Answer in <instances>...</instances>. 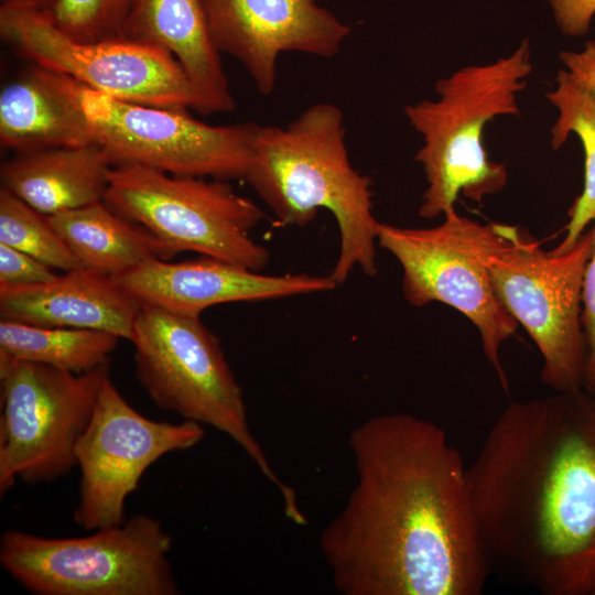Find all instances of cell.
Segmentation results:
<instances>
[{"instance_id":"obj_27","label":"cell","mask_w":595,"mask_h":595,"mask_svg":"<svg viewBox=\"0 0 595 595\" xmlns=\"http://www.w3.org/2000/svg\"><path fill=\"white\" fill-rule=\"evenodd\" d=\"M560 30L570 36H581L589 30L595 15V0H549Z\"/></svg>"},{"instance_id":"obj_17","label":"cell","mask_w":595,"mask_h":595,"mask_svg":"<svg viewBox=\"0 0 595 595\" xmlns=\"http://www.w3.org/2000/svg\"><path fill=\"white\" fill-rule=\"evenodd\" d=\"M120 37L156 45L172 54L194 90V109L199 113L235 110L204 0H132Z\"/></svg>"},{"instance_id":"obj_25","label":"cell","mask_w":595,"mask_h":595,"mask_svg":"<svg viewBox=\"0 0 595 595\" xmlns=\"http://www.w3.org/2000/svg\"><path fill=\"white\" fill-rule=\"evenodd\" d=\"M58 274L36 258L0 244V285H34L54 280Z\"/></svg>"},{"instance_id":"obj_12","label":"cell","mask_w":595,"mask_h":595,"mask_svg":"<svg viewBox=\"0 0 595 595\" xmlns=\"http://www.w3.org/2000/svg\"><path fill=\"white\" fill-rule=\"evenodd\" d=\"M2 40L34 65L68 75L115 98L144 105L194 109V90L178 62L149 43L113 37L75 40L51 10L0 6Z\"/></svg>"},{"instance_id":"obj_29","label":"cell","mask_w":595,"mask_h":595,"mask_svg":"<svg viewBox=\"0 0 595 595\" xmlns=\"http://www.w3.org/2000/svg\"><path fill=\"white\" fill-rule=\"evenodd\" d=\"M55 2L56 0H1V4L29 7L51 11Z\"/></svg>"},{"instance_id":"obj_18","label":"cell","mask_w":595,"mask_h":595,"mask_svg":"<svg viewBox=\"0 0 595 595\" xmlns=\"http://www.w3.org/2000/svg\"><path fill=\"white\" fill-rule=\"evenodd\" d=\"M84 85L34 65L0 93V143L15 153L94 144Z\"/></svg>"},{"instance_id":"obj_15","label":"cell","mask_w":595,"mask_h":595,"mask_svg":"<svg viewBox=\"0 0 595 595\" xmlns=\"http://www.w3.org/2000/svg\"><path fill=\"white\" fill-rule=\"evenodd\" d=\"M115 279L141 304L188 316L224 303L284 299L338 285L329 274H264L204 256L180 262L152 259Z\"/></svg>"},{"instance_id":"obj_22","label":"cell","mask_w":595,"mask_h":595,"mask_svg":"<svg viewBox=\"0 0 595 595\" xmlns=\"http://www.w3.org/2000/svg\"><path fill=\"white\" fill-rule=\"evenodd\" d=\"M120 337L112 333L0 321V355L83 374L110 361Z\"/></svg>"},{"instance_id":"obj_28","label":"cell","mask_w":595,"mask_h":595,"mask_svg":"<svg viewBox=\"0 0 595 595\" xmlns=\"http://www.w3.org/2000/svg\"><path fill=\"white\" fill-rule=\"evenodd\" d=\"M560 60L564 69L595 94V41L586 42L581 51H563Z\"/></svg>"},{"instance_id":"obj_2","label":"cell","mask_w":595,"mask_h":595,"mask_svg":"<svg viewBox=\"0 0 595 595\" xmlns=\"http://www.w3.org/2000/svg\"><path fill=\"white\" fill-rule=\"evenodd\" d=\"M496 569L545 595L595 593V396L511 402L467 468Z\"/></svg>"},{"instance_id":"obj_26","label":"cell","mask_w":595,"mask_h":595,"mask_svg":"<svg viewBox=\"0 0 595 595\" xmlns=\"http://www.w3.org/2000/svg\"><path fill=\"white\" fill-rule=\"evenodd\" d=\"M593 248L582 285V328L585 344V389L595 388V221L592 224Z\"/></svg>"},{"instance_id":"obj_4","label":"cell","mask_w":595,"mask_h":595,"mask_svg":"<svg viewBox=\"0 0 595 595\" xmlns=\"http://www.w3.org/2000/svg\"><path fill=\"white\" fill-rule=\"evenodd\" d=\"M529 40L509 55L488 64L464 66L435 84L437 97L404 107L423 144L414 155L423 169L426 188L419 215L445 216L463 196L480 202L499 193L508 173L487 156L486 125L500 116H519L518 96L532 73Z\"/></svg>"},{"instance_id":"obj_16","label":"cell","mask_w":595,"mask_h":595,"mask_svg":"<svg viewBox=\"0 0 595 595\" xmlns=\"http://www.w3.org/2000/svg\"><path fill=\"white\" fill-rule=\"evenodd\" d=\"M141 303L113 277L76 268L34 285H0V318L46 327L86 328L131 340Z\"/></svg>"},{"instance_id":"obj_14","label":"cell","mask_w":595,"mask_h":595,"mask_svg":"<svg viewBox=\"0 0 595 595\" xmlns=\"http://www.w3.org/2000/svg\"><path fill=\"white\" fill-rule=\"evenodd\" d=\"M204 2L217 50L236 58L263 96L274 90L280 54L331 58L351 33V26L316 0Z\"/></svg>"},{"instance_id":"obj_8","label":"cell","mask_w":595,"mask_h":595,"mask_svg":"<svg viewBox=\"0 0 595 595\" xmlns=\"http://www.w3.org/2000/svg\"><path fill=\"white\" fill-rule=\"evenodd\" d=\"M501 241L487 267L494 290L542 356L541 379L555 392L585 389L582 285L592 227L572 248L545 251L526 231L498 224Z\"/></svg>"},{"instance_id":"obj_6","label":"cell","mask_w":595,"mask_h":595,"mask_svg":"<svg viewBox=\"0 0 595 595\" xmlns=\"http://www.w3.org/2000/svg\"><path fill=\"white\" fill-rule=\"evenodd\" d=\"M172 542L148 515L75 538L10 529L0 538V564L35 595H177Z\"/></svg>"},{"instance_id":"obj_7","label":"cell","mask_w":595,"mask_h":595,"mask_svg":"<svg viewBox=\"0 0 595 595\" xmlns=\"http://www.w3.org/2000/svg\"><path fill=\"white\" fill-rule=\"evenodd\" d=\"M104 201L144 228L165 260L191 251L253 271L269 263V250L251 237L263 212L228 181L123 164L112 167Z\"/></svg>"},{"instance_id":"obj_19","label":"cell","mask_w":595,"mask_h":595,"mask_svg":"<svg viewBox=\"0 0 595 595\" xmlns=\"http://www.w3.org/2000/svg\"><path fill=\"white\" fill-rule=\"evenodd\" d=\"M112 167L95 143L15 153L1 164V187L51 216L104 201Z\"/></svg>"},{"instance_id":"obj_21","label":"cell","mask_w":595,"mask_h":595,"mask_svg":"<svg viewBox=\"0 0 595 595\" xmlns=\"http://www.w3.org/2000/svg\"><path fill=\"white\" fill-rule=\"evenodd\" d=\"M555 83L554 89L545 94L558 110L550 130L551 145L556 150L575 134L584 151L583 190L569 210L565 237L554 249L563 252L595 221V94L564 68L556 73Z\"/></svg>"},{"instance_id":"obj_20","label":"cell","mask_w":595,"mask_h":595,"mask_svg":"<svg viewBox=\"0 0 595 595\" xmlns=\"http://www.w3.org/2000/svg\"><path fill=\"white\" fill-rule=\"evenodd\" d=\"M80 268L119 277L164 253L141 226L115 212L105 201L47 216Z\"/></svg>"},{"instance_id":"obj_10","label":"cell","mask_w":595,"mask_h":595,"mask_svg":"<svg viewBox=\"0 0 595 595\" xmlns=\"http://www.w3.org/2000/svg\"><path fill=\"white\" fill-rule=\"evenodd\" d=\"M110 361L74 374L0 355V495L18 479L35 485L67 476L93 416Z\"/></svg>"},{"instance_id":"obj_1","label":"cell","mask_w":595,"mask_h":595,"mask_svg":"<svg viewBox=\"0 0 595 595\" xmlns=\"http://www.w3.org/2000/svg\"><path fill=\"white\" fill-rule=\"evenodd\" d=\"M356 482L318 545L344 595H478L490 574L467 468L444 430L383 413L349 434Z\"/></svg>"},{"instance_id":"obj_13","label":"cell","mask_w":595,"mask_h":595,"mask_svg":"<svg viewBox=\"0 0 595 595\" xmlns=\"http://www.w3.org/2000/svg\"><path fill=\"white\" fill-rule=\"evenodd\" d=\"M204 437L199 423L142 415L107 378L76 447L80 480L74 522L86 531L122 523L127 498L144 472L165 454L191 450Z\"/></svg>"},{"instance_id":"obj_5","label":"cell","mask_w":595,"mask_h":595,"mask_svg":"<svg viewBox=\"0 0 595 595\" xmlns=\"http://www.w3.org/2000/svg\"><path fill=\"white\" fill-rule=\"evenodd\" d=\"M130 342L137 379L155 405L229 436L277 488L288 519L306 524L296 493L275 474L253 436L241 387L201 317L141 304Z\"/></svg>"},{"instance_id":"obj_11","label":"cell","mask_w":595,"mask_h":595,"mask_svg":"<svg viewBox=\"0 0 595 595\" xmlns=\"http://www.w3.org/2000/svg\"><path fill=\"white\" fill-rule=\"evenodd\" d=\"M93 140L112 165L138 164L173 175L245 180L258 125L213 126L187 109L132 102L84 87Z\"/></svg>"},{"instance_id":"obj_23","label":"cell","mask_w":595,"mask_h":595,"mask_svg":"<svg viewBox=\"0 0 595 595\" xmlns=\"http://www.w3.org/2000/svg\"><path fill=\"white\" fill-rule=\"evenodd\" d=\"M0 244L21 250L53 269L80 268L47 216L3 187L0 190Z\"/></svg>"},{"instance_id":"obj_30","label":"cell","mask_w":595,"mask_h":595,"mask_svg":"<svg viewBox=\"0 0 595 595\" xmlns=\"http://www.w3.org/2000/svg\"><path fill=\"white\" fill-rule=\"evenodd\" d=\"M591 393H593V394L595 396V388H594V390H593Z\"/></svg>"},{"instance_id":"obj_31","label":"cell","mask_w":595,"mask_h":595,"mask_svg":"<svg viewBox=\"0 0 595 595\" xmlns=\"http://www.w3.org/2000/svg\"><path fill=\"white\" fill-rule=\"evenodd\" d=\"M594 595H595V593H594Z\"/></svg>"},{"instance_id":"obj_3","label":"cell","mask_w":595,"mask_h":595,"mask_svg":"<svg viewBox=\"0 0 595 595\" xmlns=\"http://www.w3.org/2000/svg\"><path fill=\"white\" fill-rule=\"evenodd\" d=\"M343 111L331 102L304 109L285 127L259 126L245 180L280 227H305L327 209L339 250L332 279L344 283L355 267L378 272L371 180L350 163Z\"/></svg>"},{"instance_id":"obj_24","label":"cell","mask_w":595,"mask_h":595,"mask_svg":"<svg viewBox=\"0 0 595 595\" xmlns=\"http://www.w3.org/2000/svg\"><path fill=\"white\" fill-rule=\"evenodd\" d=\"M132 0H56L52 14L56 25L80 41L121 36Z\"/></svg>"},{"instance_id":"obj_9","label":"cell","mask_w":595,"mask_h":595,"mask_svg":"<svg viewBox=\"0 0 595 595\" xmlns=\"http://www.w3.org/2000/svg\"><path fill=\"white\" fill-rule=\"evenodd\" d=\"M501 241L497 223L482 225L452 210L429 228L379 223L377 244L402 269V294L414 307L444 303L478 329L483 353L508 392L499 351L518 323L499 301L487 259Z\"/></svg>"}]
</instances>
